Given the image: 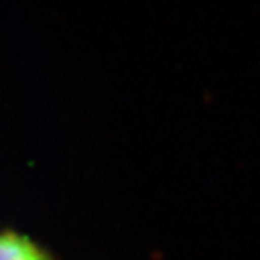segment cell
I'll list each match as a JSON object with an SVG mask.
<instances>
[{
  "instance_id": "obj_1",
  "label": "cell",
  "mask_w": 260,
  "mask_h": 260,
  "mask_svg": "<svg viewBox=\"0 0 260 260\" xmlns=\"http://www.w3.org/2000/svg\"><path fill=\"white\" fill-rule=\"evenodd\" d=\"M0 260H51L30 238L15 232L0 233Z\"/></svg>"
}]
</instances>
